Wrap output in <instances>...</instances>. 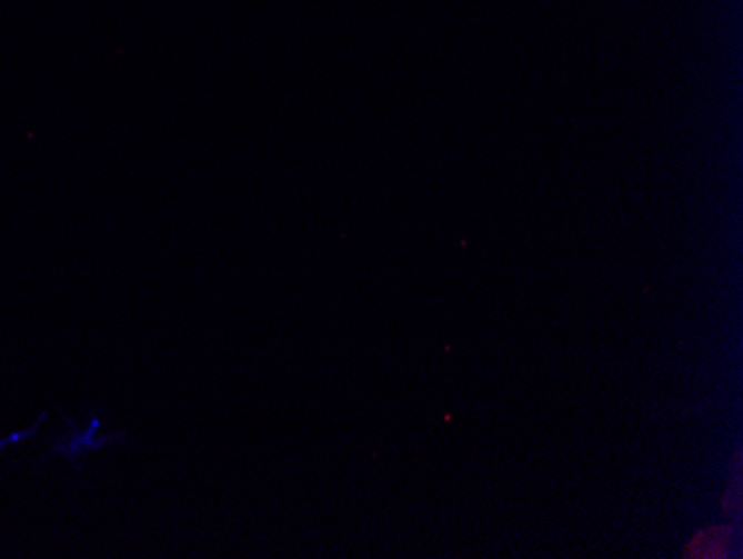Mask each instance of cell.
I'll return each mask as SVG.
<instances>
[{
	"instance_id": "cell-1",
	"label": "cell",
	"mask_w": 743,
	"mask_h": 559,
	"mask_svg": "<svg viewBox=\"0 0 743 559\" xmlns=\"http://www.w3.org/2000/svg\"><path fill=\"white\" fill-rule=\"evenodd\" d=\"M68 426H70V435L68 437H61L52 443L50 448V455H63L68 459H79L81 455L90 452V450H101L103 446L112 443V441H128L125 432H112V435H103L99 437L97 430L101 426V419L99 417H92L88 419V426L83 430L77 428L74 421H70V417H66Z\"/></svg>"
},
{
	"instance_id": "cell-2",
	"label": "cell",
	"mask_w": 743,
	"mask_h": 559,
	"mask_svg": "<svg viewBox=\"0 0 743 559\" xmlns=\"http://www.w3.org/2000/svg\"><path fill=\"white\" fill-rule=\"evenodd\" d=\"M727 528H710L699 532L685 548V557H725Z\"/></svg>"
}]
</instances>
